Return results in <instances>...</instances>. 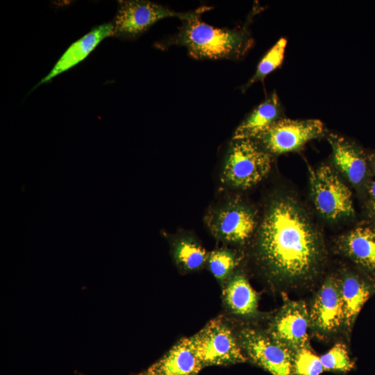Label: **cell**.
Masks as SVG:
<instances>
[{"label": "cell", "instance_id": "cell-11", "mask_svg": "<svg viewBox=\"0 0 375 375\" xmlns=\"http://www.w3.org/2000/svg\"><path fill=\"white\" fill-rule=\"evenodd\" d=\"M310 324L322 333L335 332L344 324V311L340 283L328 278L314 299L309 312Z\"/></svg>", "mask_w": 375, "mask_h": 375}, {"label": "cell", "instance_id": "cell-15", "mask_svg": "<svg viewBox=\"0 0 375 375\" xmlns=\"http://www.w3.org/2000/svg\"><path fill=\"white\" fill-rule=\"evenodd\" d=\"M336 166L353 185L362 183L367 172V163L362 151L337 135H328Z\"/></svg>", "mask_w": 375, "mask_h": 375}, {"label": "cell", "instance_id": "cell-26", "mask_svg": "<svg viewBox=\"0 0 375 375\" xmlns=\"http://www.w3.org/2000/svg\"><path fill=\"white\" fill-rule=\"evenodd\" d=\"M373 169H374V174H375V157L374 158V162H373Z\"/></svg>", "mask_w": 375, "mask_h": 375}, {"label": "cell", "instance_id": "cell-17", "mask_svg": "<svg viewBox=\"0 0 375 375\" xmlns=\"http://www.w3.org/2000/svg\"><path fill=\"white\" fill-rule=\"evenodd\" d=\"M344 311V326L349 331L369 298L375 292V285L360 277L348 274L340 283Z\"/></svg>", "mask_w": 375, "mask_h": 375}, {"label": "cell", "instance_id": "cell-14", "mask_svg": "<svg viewBox=\"0 0 375 375\" xmlns=\"http://www.w3.org/2000/svg\"><path fill=\"white\" fill-rule=\"evenodd\" d=\"M115 35L112 24H105L94 28L74 42L56 63L49 74L39 83L49 81L56 76L82 61L104 38Z\"/></svg>", "mask_w": 375, "mask_h": 375}, {"label": "cell", "instance_id": "cell-19", "mask_svg": "<svg viewBox=\"0 0 375 375\" xmlns=\"http://www.w3.org/2000/svg\"><path fill=\"white\" fill-rule=\"evenodd\" d=\"M287 40L282 38L271 48L259 62L254 75L244 86L248 88L257 81H262L272 72L279 67L284 58Z\"/></svg>", "mask_w": 375, "mask_h": 375}, {"label": "cell", "instance_id": "cell-18", "mask_svg": "<svg viewBox=\"0 0 375 375\" xmlns=\"http://www.w3.org/2000/svg\"><path fill=\"white\" fill-rule=\"evenodd\" d=\"M226 303L233 312L250 315L256 311L258 298L248 281L242 275H235L224 290Z\"/></svg>", "mask_w": 375, "mask_h": 375}, {"label": "cell", "instance_id": "cell-22", "mask_svg": "<svg viewBox=\"0 0 375 375\" xmlns=\"http://www.w3.org/2000/svg\"><path fill=\"white\" fill-rule=\"evenodd\" d=\"M294 375H320L324 368L320 357L307 345L293 351Z\"/></svg>", "mask_w": 375, "mask_h": 375}, {"label": "cell", "instance_id": "cell-2", "mask_svg": "<svg viewBox=\"0 0 375 375\" xmlns=\"http://www.w3.org/2000/svg\"><path fill=\"white\" fill-rule=\"evenodd\" d=\"M200 15L184 19L167 46L185 47L195 59H239L253 44L248 24L233 29L219 28L202 22Z\"/></svg>", "mask_w": 375, "mask_h": 375}, {"label": "cell", "instance_id": "cell-23", "mask_svg": "<svg viewBox=\"0 0 375 375\" xmlns=\"http://www.w3.org/2000/svg\"><path fill=\"white\" fill-rule=\"evenodd\" d=\"M209 268L217 278H225L234 268L236 261L235 256L226 250H215L210 253Z\"/></svg>", "mask_w": 375, "mask_h": 375}, {"label": "cell", "instance_id": "cell-24", "mask_svg": "<svg viewBox=\"0 0 375 375\" xmlns=\"http://www.w3.org/2000/svg\"><path fill=\"white\" fill-rule=\"evenodd\" d=\"M369 203L371 210L375 215V181L369 187Z\"/></svg>", "mask_w": 375, "mask_h": 375}, {"label": "cell", "instance_id": "cell-1", "mask_svg": "<svg viewBox=\"0 0 375 375\" xmlns=\"http://www.w3.org/2000/svg\"><path fill=\"white\" fill-rule=\"evenodd\" d=\"M257 249L269 274L287 283L311 278L324 256L317 230L298 203L287 197L269 205L258 230Z\"/></svg>", "mask_w": 375, "mask_h": 375}, {"label": "cell", "instance_id": "cell-12", "mask_svg": "<svg viewBox=\"0 0 375 375\" xmlns=\"http://www.w3.org/2000/svg\"><path fill=\"white\" fill-rule=\"evenodd\" d=\"M341 250L375 280V226L355 228L339 240Z\"/></svg>", "mask_w": 375, "mask_h": 375}, {"label": "cell", "instance_id": "cell-13", "mask_svg": "<svg viewBox=\"0 0 375 375\" xmlns=\"http://www.w3.org/2000/svg\"><path fill=\"white\" fill-rule=\"evenodd\" d=\"M203 367L190 338L181 340L149 369L156 375H197Z\"/></svg>", "mask_w": 375, "mask_h": 375}, {"label": "cell", "instance_id": "cell-4", "mask_svg": "<svg viewBox=\"0 0 375 375\" xmlns=\"http://www.w3.org/2000/svg\"><path fill=\"white\" fill-rule=\"evenodd\" d=\"M190 338L203 367L242 362L247 360L240 344L220 319L210 321Z\"/></svg>", "mask_w": 375, "mask_h": 375}, {"label": "cell", "instance_id": "cell-6", "mask_svg": "<svg viewBox=\"0 0 375 375\" xmlns=\"http://www.w3.org/2000/svg\"><path fill=\"white\" fill-rule=\"evenodd\" d=\"M209 9L203 6L192 12H179L149 1H120L113 24L114 33L126 37L136 36L162 19L176 17L182 20L188 19Z\"/></svg>", "mask_w": 375, "mask_h": 375}, {"label": "cell", "instance_id": "cell-20", "mask_svg": "<svg viewBox=\"0 0 375 375\" xmlns=\"http://www.w3.org/2000/svg\"><path fill=\"white\" fill-rule=\"evenodd\" d=\"M206 256V250L191 240H181L176 246V259L188 269L192 270L200 267L205 262Z\"/></svg>", "mask_w": 375, "mask_h": 375}, {"label": "cell", "instance_id": "cell-7", "mask_svg": "<svg viewBox=\"0 0 375 375\" xmlns=\"http://www.w3.org/2000/svg\"><path fill=\"white\" fill-rule=\"evenodd\" d=\"M239 344L255 364L272 375H294L293 352L271 335L244 328L239 334Z\"/></svg>", "mask_w": 375, "mask_h": 375}, {"label": "cell", "instance_id": "cell-25", "mask_svg": "<svg viewBox=\"0 0 375 375\" xmlns=\"http://www.w3.org/2000/svg\"><path fill=\"white\" fill-rule=\"evenodd\" d=\"M138 375H156V374H155L154 373L151 372L149 369H148L147 372L141 373Z\"/></svg>", "mask_w": 375, "mask_h": 375}, {"label": "cell", "instance_id": "cell-8", "mask_svg": "<svg viewBox=\"0 0 375 375\" xmlns=\"http://www.w3.org/2000/svg\"><path fill=\"white\" fill-rule=\"evenodd\" d=\"M323 133L324 125L317 119H279L256 140L269 153L280 154L297 150Z\"/></svg>", "mask_w": 375, "mask_h": 375}, {"label": "cell", "instance_id": "cell-16", "mask_svg": "<svg viewBox=\"0 0 375 375\" xmlns=\"http://www.w3.org/2000/svg\"><path fill=\"white\" fill-rule=\"evenodd\" d=\"M281 112L278 97L273 92L238 126L233 140L257 139L279 119Z\"/></svg>", "mask_w": 375, "mask_h": 375}, {"label": "cell", "instance_id": "cell-10", "mask_svg": "<svg viewBox=\"0 0 375 375\" xmlns=\"http://www.w3.org/2000/svg\"><path fill=\"white\" fill-rule=\"evenodd\" d=\"M206 221L215 236L229 242H244L256 227L253 213L238 203H229L216 209L208 215Z\"/></svg>", "mask_w": 375, "mask_h": 375}, {"label": "cell", "instance_id": "cell-9", "mask_svg": "<svg viewBox=\"0 0 375 375\" xmlns=\"http://www.w3.org/2000/svg\"><path fill=\"white\" fill-rule=\"evenodd\" d=\"M309 312L303 301L287 302L274 318L270 335L292 352L307 346Z\"/></svg>", "mask_w": 375, "mask_h": 375}, {"label": "cell", "instance_id": "cell-3", "mask_svg": "<svg viewBox=\"0 0 375 375\" xmlns=\"http://www.w3.org/2000/svg\"><path fill=\"white\" fill-rule=\"evenodd\" d=\"M272 160L271 153L255 140H233L226 152L221 180L233 188H250L269 173Z\"/></svg>", "mask_w": 375, "mask_h": 375}, {"label": "cell", "instance_id": "cell-21", "mask_svg": "<svg viewBox=\"0 0 375 375\" xmlns=\"http://www.w3.org/2000/svg\"><path fill=\"white\" fill-rule=\"evenodd\" d=\"M324 371L342 372H350L354 368V362L351 359L347 349L342 343L335 344L326 353L320 356Z\"/></svg>", "mask_w": 375, "mask_h": 375}, {"label": "cell", "instance_id": "cell-5", "mask_svg": "<svg viewBox=\"0 0 375 375\" xmlns=\"http://www.w3.org/2000/svg\"><path fill=\"white\" fill-rule=\"evenodd\" d=\"M310 181L313 201L321 215L330 219L353 215L351 192L330 167L311 169Z\"/></svg>", "mask_w": 375, "mask_h": 375}]
</instances>
